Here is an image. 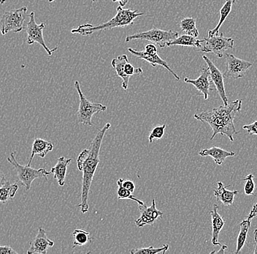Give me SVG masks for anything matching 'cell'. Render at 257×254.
<instances>
[{"instance_id":"d4e9b609","label":"cell","mask_w":257,"mask_h":254,"mask_svg":"<svg viewBox=\"0 0 257 254\" xmlns=\"http://www.w3.org/2000/svg\"><path fill=\"white\" fill-rule=\"evenodd\" d=\"M18 190H19V185L17 183L11 184L8 181L4 186L0 188V202L7 203L8 201L14 199Z\"/></svg>"},{"instance_id":"484cf974","label":"cell","mask_w":257,"mask_h":254,"mask_svg":"<svg viewBox=\"0 0 257 254\" xmlns=\"http://www.w3.org/2000/svg\"><path fill=\"white\" fill-rule=\"evenodd\" d=\"M181 30L186 35L197 38L199 31L196 27V19L194 18L188 17L182 19L179 23Z\"/></svg>"},{"instance_id":"30bf717a","label":"cell","mask_w":257,"mask_h":254,"mask_svg":"<svg viewBox=\"0 0 257 254\" xmlns=\"http://www.w3.org/2000/svg\"><path fill=\"white\" fill-rule=\"evenodd\" d=\"M251 62L236 57L234 54H226V70L223 73L224 78H240L244 77L249 68L252 67Z\"/></svg>"},{"instance_id":"5b68a950","label":"cell","mask_w":257,"mask_h":254,"mask_svg":"<svg viewBox=\"0 0 257 254\" xmlns=\"http://www.w3.org/2000/svg\"><path fill=\"white\" fill-rule=\"evenodd\" d=\"M74 87L78 92L80 99L79 108L77 112L78 123L84 125L92 126L93 116L107 110V107L102 104H96V103H92L88 101L81 91L79 81H75L74 83Z\"/></svg>"},{"instance_id":"2e32d148","label":"cell","mask_w":257,"mask_h":254,"mask_svg":"<svg viewBox=\"0 0 257 254\" xmlns=\"http://www.w3.org/2000/svg\"><path fill=\"white\" fill-rule=\"evenodd\" d=\"M211 215V224H212V239L211 242L213 245H221L218 237H219L220 232L224 228L225 222L222 217L218 213V206L213 205V209L210 211Z\"/></svg>"},{"instance_id":"8fae6325","label":"cell","mask_w":257,"mask_h":254,"mask_svg":"<svg viewBox=\"0 0 257 254\" xmlns=\"http://www.w3.org/2000/svg\"><path fill=\"white\" fill-rule=\"evenodd\" d=\"M138 207L141 212V216L135 221L138 228L144 227L146 225L152 226L163 215L162 211L157 210L156 201L154 199H152V204L150 207H147L146 205H139Z\"/></svg>"},{"instance_id":"74e56055","label":"cell","mask_w":257,"mask_h":254,"mask_svg":"<svg viewBox=\"0 0 257 254\" xmlns=\"http://www.w3.org/2000/svg\"><path fill=\"white\" fill-rule=\"evenodd\" d=\"M8 181L7 178H6V175L3 173V171L0 170V188H1L2 186H4V185L6 184V183H8Z\"/></svg>"},{"instance_id":"836d02e7","label":"cell","mask_w":257,"mask_h":254,"mask_svg":"<svg viewBox=\"0 0 257 254\" xmlns=\"http://www.w3.org/2000/svg\"><path fill=\"white\" fill-rule=\"evenodd\" d=\"M144 51L147 53L148 54H150V55H155V54H157V53H158L157 46H156L154 43L146 45V46H145Z\"/></svg>"},{"instance_id":"d6a6232c","label":"cell","mask_w":257,"mask_h":254,"mask_svg":"<svg viewBox=\"0 0 257 254\" xmlns=\"http://www.w3.org/2000/svg\"><path fill=\"white\" fill-rule=\"evenodd\" d=\"M242 129L245 130L247 133L250 135H256L257 136V121L249 125H245L242 127Z\"/></svg>"},{"instance_id":"60d3db41","label":"cell","mask_w":257,"mask_h":254,"mask_svg":"<svg viewBox=\"0 0 257 254\" xmlns=\"http://www.w3.org/2000/svg\"><path fill=\"white\" fill-rule=\"evenodd\" d=\"M253 234H254V241H255V250L253 251V253L257 254V229L255 230L254 232H253Z\"/></svg>"},{"instance_id":"ee69618b","label":"cell","mask_w":257,"mask_h":254,"mask_svg":"<svg viewBox=\"0 0 257 254\" xmlns=\"http://www.w3.org/2000/svg\"><path fill=\"white\" fill-rule=\"evenodd\" d=\"M96 1V0H92L93 3H95Z\"/></svg>"},{"instance_id":"277c9868","label":"cell","mask_w":257,"mask_h":254,"mask_svg":"<svg viewBox=\"0 0 257 254\" xmlns=\"http://www.w3.org/2000/svg\"><path fill=\"white\" fill-rule=\"evenodd\" d=\"M178 36L179 34L174 30H161L154 27L146 32L127 35L125 41L128 43L133 40H145V41H150L154 45H157L161 49H164L168 46V43L176 39Z\"/></svg>"},{"instance_id":"e575fe53","label":"cell","mask_w":257,"mask_h":254,"mask_svg":"<svg viewBox=\"0 0 257 254\" xmlns=\"http://www.w3.org/2000/svg\"><path fill=\"white\" fill-rule=\"evenodd\" d=\"M17 252L10 246H0V254H16Z\"/></svg>"},{"instance_id":"44dd1931","label":"cell","mask_w":257,"mask_h":254,"mask_svg":"<svg viewBox=\"0 0 257 254\" xmlns=\"http://www.w3.org/2000/svg\"><path fill=\"white\" fill-rule=\"evenodd\" d=\"M127 62H128V59L126 54L114 58L111 61L112 68L115 70L117 75L122 79V88L124 91L128 89V81H130V77L124 73V65Z\"/></svg>"},{"instance_id":"ab89813d","label":"cell","mask_w":257,"mask_h":254,"mask_svg":"<svg viewBox=\"0 0 257 254\" xmlns=\"http://www.w3.org/2000/svg\"><path fill=\"white\" fill-rule=\"evenodd\" d=\"M227 245H223L221 246V248L219 250H218V251H212L210 253H225V250H226L227 249Z\"/></svg>"},{"instance_id":"ffe728a7","label":"cell","mask_w":257,"mask_h":254,"mask_svg":"<svg viewBox=\"0 0 257 254\" xmlns=\"http://www.w3.org/2000/svg\"><path fill=\"white\" fill-rule=\"evenodd\" d=\"M72 160L71 158L67 159L65 157H59L57 163L51 170V173L54 175V178L56 180L59 186H64L67 167Z\"/></svg>"},{"instance_id":"8992f818","label":"cell","mask_w":257,"mask_h":254,"mask_svg":"<svg viewBox=\"0 0 257 254\" xmlns=\"http://www.w3.org/2000/svg\"><path fill=\"white\" fill-rule=\"evenodd\" d=\"M7 160L15 168L16 173H17L18 180L25 188L26 191H30L31 189L32 182L35 180L41 178L47 179V177L51 174V172L46 171L45 168L35 170L27 165H21L16 160L14 152L11 154L10 157H8Z\"/></svg>"},{"instance_id":"7c38bea8","label":"cell","mask_w":257,"mask_h":254,"mask_svg":"<svg viewBox=\"0 0 257 254\" xmlns=\"http://www.w3.org/2000/svg\"><path fill=\"white\" fill-rule=\"evenodd\" d=\"M202 58L206 62L209 70H210V79H211L212 83L216 87V91L218 92L220 98L224 102V105L227 106L229 103H228L227 96H226V91H225L224 78L223 76L222 73L218 70V67L214 65V63L208 57L203 55Z\"/></svg>"},{"instance_id":"4316f807","label":"cell","mask_w":257,"mask_h":254,"mask_svg":"<svg viewBox=\"0 0 257 254\" xmlns=\"http://www.w3.org/2000/svg\"><path fill=\"white\" fill-rule=\"evenodd\" d=\"M123 179H122V178H120L117 181V186H118L117 196H118V199H120V200H122V199H130V200L136 202L139 205H145L144 202L141 201V199L136 198V196L133 194V193L130 192L128 190L123 187Z\"/></svg>"},{"instance_id":"9c48e42d","label":"cell","mask_w":257,"mask_h":254,"mask_svg":"<svg viewBox=\"0 0 257 254\" xmlns=\"http://www.w3.org/2000/svg\"><path fill=\"white\" fill-rule=\"evenodd\" d=\"M46 27V24L42 22L41 24H37L35 22V12L30 13L29 16V22L26 27V33H27V40L26 43L28 45H32L34 43H38L44 49L48 56H52L55 51H57L58 47L51 49L46 45V41L43 36V30Z\"/></svg>"},{"instance_id":"ac0fdd59","label":"cell","mask_w":257,"mask_h":254,"mask_svg":"<svg viewBox=\"0 0 257 254\" xmlns=\"http://www.w3.org/2000/svg\"><path fill=\"white\" fill-rule=\"evenodd\" d=\"M199 155L202 157H206L210 156L214 160L215 163L218 165H222L226 157H232L235 155L234 152H229V151L225 150L220 147H213L208 148V149H203L199 152Z\"/></svg>"},{"instance_id":"d590c367","label":"cell","mask_w":257,"mask_h":254,"mask_svg":"<svg viewBox=\"0 0 257 254\" xmlns=\"http://www.w3.org/2000/svg\"><path fill=\"white\" fill-rule=\"evenodd\" d=\"M123 186L132 193H134L135 190H136V185L132 181H123Z\"/></svg>"},{"instance_id":"83f0119b","label":"cell","mask_w":257,"mask_h":254,"mask_svg":"<svg viewBox=\"0 0 257 254\" xmlns=\"http://www.w3.org/2000/svg\"><path fill=\"white\" fill-rule=\"evenodd\" d=\"M72 235L74 237L72 248H75V247H78V246L86 245L91 241L90 233L86 230L75 229L72 232Z\"/></svg>"},{"instance_id":"603a6c76","label":"cell","mask_w":257,"mask_h":254,"mask_svg":"<svg viewBox=\"0 0 257 254\" xmlns=\"http://www.w3.org/2000/svg\"><path fill=\"white\" fill-rule=\"evenodd\" d=\"M201 40L197 39V38L191 36L189 35H183L181 36H178L176 39L170 42L168 44V47L173 46H190V47H195L197 49L200 48Z\"/></svg>"},{"instance_id":"8d00e7d4","label":"cell","mask_w":257,"mask_h":254,"mask_svg":"<svg viewBox=\"0 0 257 254\" xmlns=\"http://www.w3.org/2000/svg\"><path fill=\"white\" fill-rule=\"evenodd\" d=\"M257 215V203L253 205V207H252L251 210H250V213L248 215L246 218L250 220V221H252L253 218L256 216Z\"/></svg>"},{"instance_id":"f6af8a7d","label":"cell","mask_w":257,"mask_h":254,"mask_svg":"<svg viewBox=\"0 0 257 254\" xmlns=\"http://www.w3.org/2000/svg\"><path fill=\"white\" fill-rule=\"evenodd\" d=\"M0 92H1V91H0Z\"/></svg>"},{"instance_id":"9a60e30c","label":"cell","mask_w":257,"mask_h":254,"mask_svg":"<svg viewBox=\"0 0 257 254\" xmlns=\"http://www.w3.org/2000/svg\"><path fill=\"white\" fill-rule=\"evenodd\" d=\"M128 51H130L131 54L133 55L136 56L138 59H143V60L149 62L152 67H155L157 65L162 66V67H165V69L168 70L170 73H171L172 75L174 76L177 81H179L180 77L178 76V74L175 73L171 68H170V65H168V62L164 60L158 55V54H155V55H150L148 54L145 51H137L136 49H132V48H128Z\"/></svg>"},{"instance_id":"7402d4cb","label":"cell","mask_w":257,"mask_h":254,"mask_svg":"<svg viewBox=\"0 0 257 254\" xmlns=\"http://www.w3.org/2000/svg\"><path fill=\"white\" fill-rule=\"evenodd\" d=\"M236 0H226L224 6H223L221 9L220 10L219 22H218V25H217L216 27H215L213 30H209L208 36H213V35L219 33V30L220 28H221V25L224 24L226 18H227L228 16L230 14L233 4H234Z\"/></svg>"},{"instance_id":"4fadbf2b","label":"cell","mask_w":257,"mask_h":254,"mask_svg":"<svg viewBox=\"0 0 257 254\" xmlns=\"http://www.w3.org/2000/svg\"><path fill=\"white\" fill-rule=\"evenodd\" d=\"M30 247L27 250V253L46 254L48 248L54 245V241L48 237L46 230L43 227H39L38 234L33 240L30 242Z\"/></svg>"},{"instance_id":"f35d334b","label":"cell","mask_w":257,"mask_h":254,"mask_svg":"<svg viewBox=\"0 0 257 254\" xmlns=\"http://www.w3.org/2000/svg\"><path fill=\"white\" fill-rule=\"evenodd\" d=\"M111 1L112 3H119L120 7H124L128 3V0H111Z\"/></svg>"},{"instance_id":"3957f363","label":"cell","mask_w":257,"mask_h":254,"mask_svg":"<svg viewBox=\"0 0 257 254\" xmlns=\"http://www.w3.org/2000/svg\"><path fill=\"white\" fill-rule=\"evenodd\" d=\"M144 16V13H138V11H132L130 9H123L118 6L117 8V14L109 22L102 25H93L91 24L79 25L78 28L71 30L72 34H79L83 36H88L96 32L110 30L118 27H126L133 25L135 19Z\"/></svg>"},{"instance_id":"5bb4252c","label":"cell","mask_w":257,"mask_h":254,"mask_svg":"<svg viewBox=\"0 0 257 254\" xmlns=\"http://www.w3.org/2000/svg\"><path fill=\"white\" fill-rule=\"evenodd\" d=\"M184 82L189 84H192L204 96V99L208 100L209 92L210 91L212 81L210 79V70L208 67H203L201 71L200 76L196 79H190L185 78Z\"/></svg>"},{"instance_id":"7bdbcfd3","label":"cell","mask_w":257,"mask_h":254,"mask_svg":"<svg viewBox=\"0 0 257 254\" xmlns=\"http://www.w3.org/2000/svg\"><path fill=\"white\" fill-rule=\"evenodd\" d=\"M56 0H48V3H54Z\"/></svg>"},{"instance_id":"b9f144b4","label":"cell","mask_w":257,"mask_h":254,"mask_svg":"<svg viewBox=\"0 0 257 254\" xmlns=\"http://www.w3.org/2000/svg\"><path fill=\"white\" fill-rule=\"evenodd\" d=\"M6 3V0H0V6L4 5Z\"/></svg>"},{"instance_id":"52a82bcc","label":"cell","mask_w":257,"mask_h":254,"mask_svg":"<svg viewBox=\"0 0 257 254\" xmlns=\"http://www.w3.org/2000/svg\"><path fill=\"white\" fill-rule=\"evenodd\" d=\"M27 8L26 6L8 11L1 18L0 32L3 35L13 32L19 33L24 30V22L27 18Z\"/></svg>"},{"instance_id":"f1b7e54d","label":"cell","mask_w":257,"mask_h":254,"mask_svg":"<svg viewBox=\"0 0 257 254\" xmlns=\"http://www.w3.org/2000/svg\"><path fill=\"white\" fill-rule=\"evenodd\" d=\"M170 248V245L168 244L164 245L162 247L155 248L153 246L148 247H142V248H134L130 250V253L132 254H157L163 253L165 254Z\"/></svg>"},{"instance_id":"ba28073f","label":"cell","mask_w":257,"mask_h":254,"mask_svg":"<svg viewBox=\"0 0 257 254\" xmlns=\"http://www.w3.org/2000/svg\"><path fill=\"white\" fill-rule=\"evenodd\" d=\"M234 39L226 38L222 33H218L213 36H208L201 40L199 51L213 53L218 58L223 57L225 51L233 49Z\"/></svg>"},{"instance_id":"f546056e","label":"cell","mask_w":257,"mask_h":254,"mask_svg":"<svg viewBox=\"0 0 257 254\" xmlns=\"http://www.w3.org/2000/svg\"><path fill=\"white\" fill-rule=\"evenodd\" d=\"M166 125H158L152 130V133L149 136V143H152L154 140H160L162 139L165 135Z\"/></svg>"},{"instance_id":"1f68e13d","label":"cell","mask_w":257,"mask_h":254,"mask_svg":"<svg viewBox=\"0 0 257 254\" xmlns=\"http://www.w3.org/2000/svg\"><path fill=\"white\" fill-rule=\"evenodd\" d=\"M144 70L141 67H138V68H135L134 66L132 65L131 63L127 62L124 65V73L128 76L131 77L134 75H141L143 73Z\"/></svg>"},{"instance_id":"4dcf8cb0","label":"cell","mask_w":257,"mask_h":254,"mask_svg":"<svg viewBox=\"0 0 257 254\" xmlns=\"http://www.w3.org/2000/svg\"><path fill=\"white\" fill-rule=\"evenodd\" d=\"M253 175L252 174H249L246 178H244L242 181H245V186H244V193L245 195L252 196L253 195V191H254L255 184L253 182Z\"/></svg>"},{"instance_id":"7a4b0ae2","label":"cell","mask_w":257,"mask_h":254,"mask_svg":"<svg viewBox=\"0 0 257 254\" xmlns=\"http://www.w3.org/2000/svg\"><path fill=\"white\" fill-rule=\"evenodd\" d=\"M241 107L242 100H236L227 106H221L208 112L196 114L194 117L210 125L213 131L210 140L214 139L217 134H221L227 136L231 141H234L233 136L238 133L234 126V120L236 115L240 112Z\"/></svg>"},{"instance_id":"6da1fadb","label":"cell","mask_w":257,"mask_h":254,"mask_svg":"<svg viewBox=\"0 0 257 254\" xmlns=\"http://www.w3.org/2000/svg\"><path fill=\"white\" fill-rule=\"evenodd\" d=\"M111 125L107 123L102 129L98 131L95 138L91 141L89 148L83 149L77 158V166L78 170L83 173L82 178L81 201L78 207L80 212L85 214L89 210L88 199L91 183L94 179L99 162V152L106 132L110 129Z\"/></svg>"},{"instance_id":"e0dca14e","label":"cell","mask_w":257,"mask_h":254,"mask_svg":"<svg viewBox=\"0 0 257 254\" xmlns=\"http://www.w3.org/2000/svg\"><path fill=\"white\" fill-rule=\"evenodd\" d=\"M54 146L51 141H46L42 139H35L32 144V153L29 159L27 165L30 166L35 155H38L41 158H44L48 152H51Z\"/></svg>"},{"instance_id":"cb8c5ba5","label":"cell","mask_w":257,"mask_h":254,"mask_svg":"<svg viewBox=\"0 0 257 254\" xmlns=\"http://www.w3.org/2000/svg\"><path fill=\"white\" fill-rule=\"evenodd\" d=\"M250 223H251V221L248 218H245L240 223V231H239L238 237L237 239V247H236L234 254L240 253L242 247L245 245Z\"/></svg>"},{"instance_id":"d6986e66","label":"cell","mask_w":257,"mask_h":254,"mask_svg":"<svg viewBox=\"0 0 257 254\" xmlns=\"http://www.w3.org/2000/svg\"><path fill=\"white\" fill-rule=\"evenodd\" d=\"M218 188L214 190V197L216 198L217 202H221L224 206L232 205L234 203V197L239 194L238 191H229L226 189L223 183L218 182Z\"/></svg>"}]
</instances>
